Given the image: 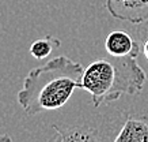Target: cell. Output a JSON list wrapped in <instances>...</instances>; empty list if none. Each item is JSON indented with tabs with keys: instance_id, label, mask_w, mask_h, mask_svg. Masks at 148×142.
I'll list each match as a JSON object with an SVG mask.
<instances>
[{
	"instance_id": "7a4b0ae2",
	"label": "cell",
	"mask_w": 148,
	"mask_h": 142,
	"mask_svg": "<svg viewBox=\"0 0 148 142\" xmlns=\"http://www.w3.org/2000/svg\"><path fill=\"white\" fill-rule=\"evenodd\" d=\"M147 74L136 56L98 59L90 63L82 75L80 89L90 93L94 107L118 100L122 94H137L143 90Z\"/></svg>"
},
{
	"instance_id": "52a82bcc",
	"label": "cell",
	"mask_w": 148,
	"mask_h": 142,
	"mask_svg": "<svg viewBox=\"0 0 148 142\" xmlns=\"http://www.w3.org/2000/svg\"><path fill=\"white\" fill-rule=\"evenodd\" d=\"M60 45H61V42L58 38L53 36H46L44 38L36 40L30 45V55L37 60L45 59L52 53V51L54 48H58Z\"/></svg>"
},
{
	"instance_id": "3957f363",
	"label": "cell",
	"mask_w": 148,
	"mask_h": 142,
	"mask_svg": "<svg viewBox=\"0 0 148 142\" xmlns=\"http://www.w3.org/2000/svg\"><path fill=\"white\" fill-rule=\"evenodd\" d=\"M105 7L116 19L130 23L148 19V0H105Z\"/></svg>"
},
{
	"instance_id": "5b68a950",
	"label": "cell",
	"mask_w": 148,
	"mask_h": 142,
	"mask_svg": "<svg viewBox=\"0 0 148 142\" xmlns=\"http://www.w3.org/2000/svg\"><path fill=\"white\" fill-rule=\"evenodd\" d=\"M113 142H148V116L128 115Z\"/></svg>"
},
{
	"instance_id": "277c9868",
	"label": "cell",
	"mask_w": 148,
	"mask_h": 142,
	"mask_svg": "<svg viewBox=\"0 0 148 142\" xmlns=\"http://www.w3.org/2000/svg\"><path fill=\"white\" fill-rule=\"evenodd\" d=\"M105 49L109 56L125 57V56H139L141 52L140 42L126 30H113L105 40Z\"/></svg>"
},
{
	"instance_id": "9c48e42d",
	"label": "cell",
	"mask_w": 148,
	"mask_h": 142,
	"mask_svg": "<svg viewBox=\"0 0 148 142\" xmlns=\"http://www.w3.org/2000/svg\"><path fill=\"white\" fill-rule=\"evenodd\" d=\"M0 142H11V137L7 134H0Z\"/></svg>"
},
{
	"instance_id": "6da1fadb",
	"label": "cell",
	"mask_w": 148,
	"mask_h": 142,
	"mask_svg": "<svg viewBox=\"0 0 148 142\" xmlns=\"http://www.w3.org/2000/svg\"><path fill=\"white\" fill-rule=\"evenodd\" d=\"M84 69L67 56H57L41 67L30 70L16 93V100L27 115L60 109L80 87Z\"/></svg>"
},
{
	"instance_id": "ba28073f",
	"label": "cell",
	"mask_w": 148,
	"mask_h": 142,
	"mask_svg": "<svg viewBox=\"0 0 148 142\" xmlns=\"http://www.w3.org/2000/svg\"><path fill=\"white\" fill-rule=\"evenodd\" d=\"M135 37H136V40L140 42L141 52H143L145 60H148V19H145L144 22L137 25Z\"/></svg>"
},
{
	"instance_id": "8992f818",
	"label": "cell",
	"mask_w": 148,
	"mask_h": 142,
	"mask_svg": "<svg viewBox=\"0 0 148 142\" xmlns=\"http://www.w3.org/2000/svg\"><path fill=\"white\" fill-rule=\"evenodd\" d=\"M54 135L49 142H103V138L97 128L90 126L58 127L53 126Z\"/></svg>"
}]
</instances>
